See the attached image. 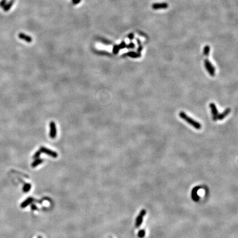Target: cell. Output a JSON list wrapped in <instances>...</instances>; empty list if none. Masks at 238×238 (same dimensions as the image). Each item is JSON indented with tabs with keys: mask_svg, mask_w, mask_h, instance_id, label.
Segmentation results:
<instances>
[{
	"mask_svg": "<svg viewBox=\"0 0 238 238\" xmlns=\"http://www.w3.org/2000/svg\"><path fill=\"white\" fill-rule=\"evenodd\" d=\"M179 116L181 118H183L184 120L186 121L187 123L189 124V125H191L192 127H193L195 128L197 130H200L202 127V126L201 124L200 123H198V122L195 121V120H193V118L191 117H190L185 113L183 111H181L179 113Z\"/></svg>",
	"mask_w": 238,
	"mask_h": 238,
	"instance_id": "6da1fadb",
	"label": "cell"
},
{
	"mask_svg": "<svg viewBox=\"0 0 238 238\" xmlns=\"http://www.w3.org/2000/svg\"><path fill=\"white\" fill-rule=\"evenodd\" d=\"M205 68L210 76L213 77L215 75V68L208 59H206L204 61Z\"/></svg>",
	"mask_w": 238,
	"mask_h": 238,
	"instance_id": "7a4b0ae2",
	"label": "cell"
},
{
	"mask_svg": "<svg viewBox=\"0 0 238 238\" xmlns=\"http://www.w3.org/2000/svg\"><path fill=\"white\" fill-rule=\"evenodd\" d=\"M146 214V211L145 210V209H142V211H141L140 214L138 215L137 216V217L136 218V222H135V227L136 228H138L143 222V220L144 218V216H145Z\"/></svg>",
	"mask_w": 238,
	"mask_h": 238,
	"instance_id": "3957f363",
	"label": "cell"
},
{
	"mask_svg": "<svg viewBox=\"0 0 238 238\" xmlns=\"http://www.w3.org/2000/svg\"><path fill=\"white\" fill-rule=\"evenodd\" d=\"M209 108L211 110V112L213 116V120L215 121L217 120V116L218 115V111L217 106L214 103H211L209 104Z\"/></svg>",
	"mask_w": 238,
	"mask_h": 238,
	"instance_id": "277c9868",
	"label": "cell"
},
{
	"mask_svg": "<svg viewBox=\"0 0 238 238\" xmlns=\"http://www.w3.org/2000/svg\"><path fill=\"white\" fill-rule=\"evenodd\" d=\"M169 5L166 2H161V3H154L152 5V8L155 10L161 9H166L168 8Z\"/></svg>",
	"mask_w": 238,
	"mask_h": 238,
	"instance_id": "5b68a950",
	"label": "cell"
},
{
	"mask_svg": "<svg viewBox=\"0 0 238 238\" xmlns=\"http://www.w3.org/2000/svg\"><path fill=\"white\" fill-rule=\"evenodd\" d=\"M40 151L43 153H45V154H46L47 155L52 156V157L53 158H56L58 156V154L57 153H56L54 151H52L50 149L46 148H45V147H42L40 149Z\"/></svg>",
	"mask_w": 238,
	"mask_h": 238,
	"instance_id": "8992f818",
	"label": "cell"
},
{
	"mask_svg": "<svg viewBox=\"0 0 238 238\" xmlns=\"http://www.w3.org/2000/svg\"><path fill=\"white\" fill-rule=\"evenodd\" d=\"M50 136L51 138H55L57 134V131H56V127L55 123L54 121H51L50 124Z\"/></svg>",
	"mask_w": 238,
	"mask_h": 238,
	"instance_id": "52a82bcc",
	"label": "cell"
},
{
	"mask_svg": "<svg viewBox=\"0 0 238 238\" xmlns=\"http://www.w3.org/2000/svg\"><path fill=\"white\" fill-rule=\"evenodd\" d=\"M231 111V109L230 108H227L225 109V110L221 114H218L217 116V120H222L223 119L227 117V116L230 114V112Z\"/></svg>",
	"mask_w": 238,
	"mask_h": 238,
	"instance_id": "ba28073f",
	"label": "cell"
},
{
	"mask_svg": "<svg viewBox=\"0 0 238 238\" xmlns=\"http://www.w3.org/2000/svg\"><path fill=\"white\" fill-rule=\"evenodd\" d=\"M18 37H19V38H20L21 39L23 40H24L25 42H26L27 43H31L32 42V37L22 33L19 34Z\"/></svg>",
	"mask_w": 238,
	"mask_h": 238,
	"instance_id": "9c48e42d",
	"label": "cell"
},
{
	"mask_svg": "<svg viewBox=\"0 0 238 238\" xmlns=\"http://www.w3.org/2000/svg\"><path fill=\"white\" fill-rule=\"evenodd\" d=\"M124 56H129V57L131 58H139L141 56V54H139V53L134 52V51H129L128 52H126V54L123 55Z\"/></svg>",
	"mask_w": 238,
	"mask_h": 238,
	"instance_id": "30bf717a",
	"label": "cell"
},
{
	"mask_svg": "<svg viewBox=\"0 0 238 238\" xmlns=\"http://www.w3.org/2000/svg\"><path fill=\"white\" fill-rule=\"evenodd\" d=\"M33 201V199L32 198V197H29V198L25 200V201L22 203L21 205V208H26L27 206H28L29 204H30V203Z\"/></svg>",
	"mask_w": 238,
	"mask_h": 238,
	"instance_id": "8fae6325",
	"label": "cell"
},
{
	"mask_svg": "<svg viewBox=\"0 0 238 238\" xmlns=\"http://www.w3.org/2000/svg\"><path fill=\"white\" fill-rule=\"evenodd\" d=\"M199 189V187H195L194 188L192 192V197L193 200L195 201H197L198 200V195H197V191Z\"/></svg>",
	"mask_w": 238,
	"mask_h": 238,
	"instance_id": "7c38bea8",
	"label": "cell"
},
{
	"mask_svg": "<svg viewBox=\"0 0 238 238\" xmlns=\"http://www.w3.org/2000/svg\"><path fill=\"white\" fill-rule=\"evenodd\" d=\"M43 159H40V158H37L36 159H35V161H34L32 164V167H36V166H37L38 165L40 164H42V163H43Z\"/></svg>",
	"mask_w": 238,
	"mask_h": 238,
	"instance_id": "4fadbf2b",
	"label": "cell"
},
{
	"mask_svg": "<svg viewBox=\"0 0 238 238\" xmlns=\"http://www.w3.org/2000/svg\"><path fill=\"white\" fill-rule=\"evenodd\" d=\"M210 52V46L209 45H206L203 49V54L206 56H208Z\"/></svg>",
	"mask_w": 238,
	"mask_h": 238,
	"instance_id": "5bb4252c",
	"label": "cell"
},
{
	"mask_svg": "<svg viewBox=\"0 0 238 238\" xmlns=\"http://www.w3.org/2000/svg\"><path fill=\"white\" fill-rule=\"evenodd\" d=\"M14 0H11V1L9 2L7 5H6L5 7H4V11H8L10 8L12 7V5L14 4Z\"/></svg>",
	"mask_w": 238,
	"mask_h": 238,
	"instance_id": "9a60e30c",
	"label": "cell"
},
{
	"mask_svg": "<svg viewBox=\"0 0 238 238\" xmlns=\"http://www.w3.org/2000/svg\"><path fill=\"white\" fill-rule=\"evenodd\" d=\"M31 187H32V186H31L30 184H25L23 186V191L24 192H28V191H29Z\"/></svg>",
	"mask_w": 238,
	"mask_h": 238,
	"instance_id": "2e32d148",
	"label": "cell"
},
{
	"mask_svg": "<svg viewBox=\"0 0 238 238\" xmlns=\"http://www.w3.org/2000/svg\"><path fill=\"white\" fill-rule=\"evenodd\" d=\"M119 51H120V49H119L118 45H115L113 46V48H112V52L113 54L115 55L117 54Z\"/></svg>",
	"mask_w": 238,
	"mask_h": 238,
	"instance_id": "e0dca14e",
	"label": "cell"
},
{
	"mask_svg": "<svg viewBox=\"0 0 238 238\" xmlns=\"http://www.w3.org/2000/svg\"><path fill=\"white\" fill-rule=\"evenodd\" d=\"M135 44H134V43H133V42H131L129 44H128V45H126V48H127L128 49H134V48H135Z\"/></svg>",
	"mask_w": 238,
	"mask_h": 238,
	"instance_id": "ac0fdd59",
	"label": "cell"
},
{
	"mask_svg": "<svg viewBox=\"0 0 238 238\" xmlns=\"http://www.w3.org/2000/svg\"><path fill=\"white\" fill-rule=\"evenodd\" d=\"M126 43H125V41H123V42H122L120 44L118 45V47H119V49H125V48H126Z\"/></svg>",
	"mask_w": 238,
	"mask_h": 238,
	"instance_id": "d6986e66",
	"label": "cell"
},
{
	"mask_svg": "<svg viewBox=\"0 0 238 238\" xmlns=\"http://www.w3.org/2000/svg\"><path fill=\"white\" fill-rule=\"evenodd\" d=\"M145 235V230L143 229L141 230L138 232V237L140 238L143 237Z\"/></svg>",
	"mask_w": 238,
	"mask_h": 238,
	"instance_id": "ffe728a7",
	"label": "cell"
},
{
	"mask_svg": "<svg viewBox=\"0 0 238 238\" xmlns=\"http://www.w3.org/2000/svg\"><path fill=\"white\" fill-rule=\"evenodd\" d=\"M41 153H42V152L40 151V149H39L38 151H37V152L35 153V154H34V156H33V158H34V159L39 158V157L40 155V154H41Z\"/></svg>",
	"mask_w": 238,
	"mask_h": 238,
	"instance_id": "44dd1931",
	"label": "cell"
},
{
	"mask_svg": "<svg viewBox=\"0 0 238 238\" xmlns=\"http://www.w3.org/2000/svg\"><path fill=\"white\" fill-rule=\"evenodd\" d=\"M127 37L128 39H129L130 40H132L134 39V34L132 33H130L129 34H128V36H127Z\"/></svg>",
	"mask_w": 238,
	"mask_h": 238,
	"instance_id": "7402d4cb",
	"label": "cell"
},
{
	"mask_svg": "<svg viewBox=\"0 0 238 238\" xmlns=\"http://www.w3.org/2000/svg\"><path fill=\"white\" fill-rule=\"evenodd\" d=\"M143 50V46L142 45H138V48H137V52L138 53H139V54H141V52H142V51Z\"/></svg>",
	"mask_w": 238,
	"mask_h": 238,
	"instance_id": "603a6c76",
	"label": "cell"
},
{
	"mask_svg": "<svg viewBox=\"0 0 238 238\" xmlns=\"http://www.w3.org/2000/svg\"><path fill=\"white\" fill-rule=\"evenodd\" d=\"M81 1V0H72V3L74 5H76L80 3Z\"/></svg>",
	"mask_w": 238,
	"mask_h": 238,
	"instance_id": "cb8c5ba5",
	"label": "cell"
},
{
	"mask_svg": "<svg viewBox=\"0 0 238 238\" xmlns=\"http://www.w3.org/2000/svg\"><path fill=\"white\" fill-rule=\"evenodd\" d=\"M6 2V0H2V1L0 2V6H1V7H3V6H5Z\"/></svg>",
	"mask_w": 238,
	"mask_h": 238,
	"instance_id": "d4e9b609",
	"label": "cell"
},
{
	"mask_svg": "<svg viewBox=\"0 0 238 238\" xmlns=\"http://www.w3.org/2000/svg\"><path fill=\"white\" fill-rule=\"evenodd\" d=\"M136 42H137V43L138 44V45H142V42H141V40H140L138 38H137V39H136Z\"/></svg>",
	"mask_w": 238,
	"mask_h": 238,
	"instance_id": "484cf974",
	"label": "cell"
},
{
	"mask_svg": "<svg viewBox=\"0 0 238 238\" xmlns=\"http://www.w3.org/2000/svg\"><path fill=\"white\" fill-rule=\"evenodd\" d=\"M32 209H33V210H35V209H37V208H36V206H35V205H33L32 206Z\"/></svg>",
	"mask_w": 238,
	"mask_h": 238,
	"instance_id": "4316f807",
	"label": "cell"
},
{
	"mask_svg": "<svg viewBox=\"0 0 238 238\" xmlns=\"http://www.w3.org/2000/svg\"><path fill=\"white\" fill-rule=\"evenodd\" d=\"M38 238H42V237H39Z\"/></svg>",
	"mask_w": 238,
	"mask_h": 238,
	"instance_id": "83f0119b",
	"label": "cell"
}]
</instances>
